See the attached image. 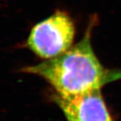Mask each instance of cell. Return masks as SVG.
<instances>
[{"instance_id": "1", "label": "cell", "mask_w": 121, "mask_h": 121, "mask_svg": "<svg viewBox=\"0 0 121 121\" xmlns=\"http://www.w3.org/2000/svg\"><path fill=\"white\" fill-rule=\"evenodd\" d=\"M98 19L90 17L82 40L59 56L20 69L43 78L63 98L100 88L112 74L101 64L91 46V35Z\"/></svg>"}, {"instance_id": "2", "label": "cell", "mask_w": 121, "mask_h": 121, "mask_svg": "<svg viewBox=\"0 0 121 121\" xmlns=\"http://www.w3.org/2000/svg\"><path fill=\"white\" fill-rule=\"evenodd\" d=\"M75 36V26L72 17L67 12L56 10L32 28L24 47L48 60L68 51Z\"/></svg>"}, {"instance_id": "3", "label": "cell", "mask_w": 121, "mask_h": 121, "mask_svg": "<svg viewBox=\"0 0 121 121\" xmlns=\"http://www.w3.org/2000/svg\"><path fill=\"white\" fill-rule=\"evenodd\" d=\"M55 102L64 114L71 115L77 121H112L100 88L69 98H63L56 95Z\"/></svg>"}, {"instance_id": "4", "label": "cell", "mask_w": 121, "mask_h": 121, "mask_svg": "<svg viewBox=\"0 0 121 121\" xmlns=\"http://www.w3.org/2000/svg\"><path fill=\"white\" fill-rule=\"evenodd\" d=\"M65 117L67 118V121H77L75 118H74L73 117H71V115H69V114H65Z\"/></svg>"}]
</instances>
